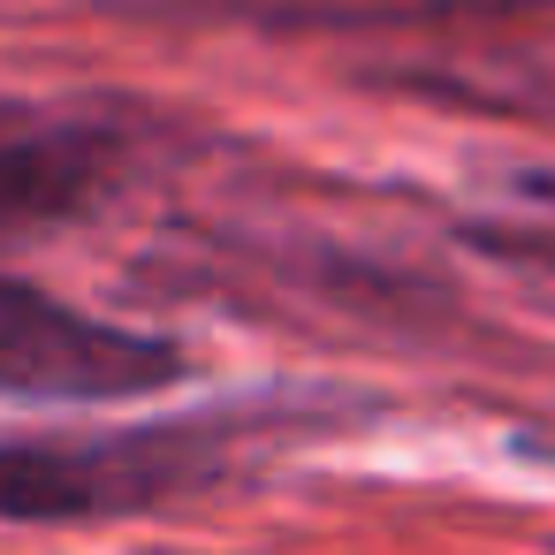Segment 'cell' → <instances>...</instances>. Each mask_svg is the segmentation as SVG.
I'll use <instances>...</instances> for the list:
<instances>
[{
  "mask_svg": "<svg viewBox=\"0 0 555 555\" xmlns=\"http://www.w3.org/2000/svg\"><path fill=\"white\" fill-rule=\"evenodd\" d=\"M221 479L206 426H138V434H62L0 441V517L16 525H85L176 502Z\"/></svg>",
  "mask_w": 555,
  "mask_h": 555,
  "instance_id": "obj_1",
  "label": "cell"
},
{
  "mask_svg": "<svg viewBox=\"0 0 555 555\" xmlns=\"http://www.w3.org/2000/svg\"><path fill=\"white\" fill-rule=\"evenodd\" d=\"M183 380V350L168 335H138L92 320L31 282L0 274V396L24 403H122Z\"/></svg>",
  "mask_w": 555,
  "mask_h": 555,
  "instance_id": "obj_2",
  "label": "cell"
},
{
  "mask_svg": "<svg viewBox=\"0 0 555 555\" xmlns=\"http://www.w3.org/2000/svg\"><path fill=\"white\" fill-rule=\"evenodd\" d=\"M115 168H122V145L100 122L0 107V236H31L92 214L115 191Z\"/></svg>",
  "mask_w": 555,
  "mask_h": 555,
  "instance_id": "obj_3",
  "label": "cell"
}]
</instances>
